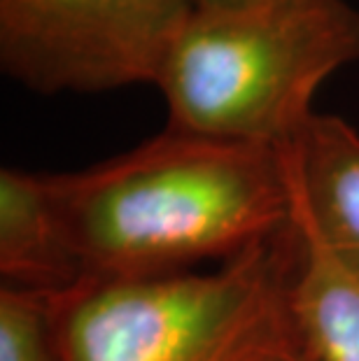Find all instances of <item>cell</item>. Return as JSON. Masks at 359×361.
Here are the masks:
<instances>
[{"mask_svg": "<svg viewBox=\"0 0 359 361\" xmlns=\"http://www.w3.org/2000/svg\"><path fill=\"white\" fill-rule=\"evenodd\" d=\"M51 180L84 282L224 264L294 224L285 149L175 126Z\"/></svg>", "mask_w": 359, "mask_h": 361, "instance_id": "obj_1", "label": "cell"}, {"mask_svg": "<svg viewBox=\"0 0 359 361\" xmlns=\"http://www.w3.org/2000/svg\"><path fill=\"white\" fill-rule=\"evenodd\" d=\"M296 221L215 271L82 282L63 294L66 361H294Z\"/></svg>", "mask_w": 359, "mask_h": 361, "instance_id": "obj_2", "label": "cell"}, {"mask_svg": "<svg viewBox=\"0 0 359 361\" xmlns=\"http://www.w3.org/2000/svg\"><path fill=\"white\" fill-rule=\"evenodd\" d=\"M359 61V12L346 0H259L194 10L157 87L168 126L287 147L312 112V96Z\"/></svg>", "mask_w": 359, "mask_h": 361, "instance_id": "obj_3", "label": "cell"}, {"mask_svg": "<svg viewBox=\"0 0 359 361\" xmlns=\"http://www.w3.org/2000/svg\"><path fill=\"white\" fill-rule=\"evenodd\" d=\"M194 0H0V68L37 94L157 84Z\"/></svg>", "mask_w": 359, "mask_h": 361, "instance_id": "obj_4", "label": "cell"}, {"mask_svg": "<svg viewBox=\"0 0 359 361\" xmlns=\"http://www.w3.org/2000/svg\"><path fill=\"white\" fill-rule=\"evenodd\" d=\"M294 219L331 259L359 275V133L334 114H312L287 145Z\"/></svg>", "mask_w": 359, "mask_h": 361, "instance_id": "obj_5", "label": "cell"}, {"mask_svg": "<svg viewBox=\"0 0 359 361\" xmlns=\"http://www.w3.org/2000/svg\"><path fill=\"white\" fill-rule=\"evenodd\" d=\"M0 275L7 287L35 291L84 282L51 173L0 171Z\"/></svg>", "mask_w": 359, "mask_h": 361, "instance_id": "obj_6", "label": "cell"}, {"mask_svg": "<svg viewBox=\"0 0 359 361\" xmlns=\"http://www.w3.org/2000/svg\"><path fill=\"white\" fill-rule=\"evenodd\" d=\"M301 243L294 310L305 350L317 361H359V275L303 231Z\"/></svg>", "mask_w": 359, "mask_h": 361, "instance_id": "obj_7", "label": "cell"}, {"mask_svg": "<svg viewBox=\"0 0 359 361\" xmlns=\"http://www.w3.org/2000/svg\"><path fill=\"white\" fill-rule=\"evenodd\" d=\"M63 294L0 287V361H66L61 343Z\"/></svg>", "mask_w": 359, "mask_h": 361, "instance_id": "obj_8", "label": "cell"}, {"mask_svg": "<svg viewBox=\"0 0 359 361\" xmlns=\"http://www.w3.org/2000/svg\"><path fill=\"white\" fill-rule=\"evenodd\" d=\"M196 10H233V7H245L259 0H194Z\"/></svg>", "mask_w": 359, "mask_h": 361, "instance_id": "obj_9", "label": "cell"}, {"mask_svg": "<svg viewBox=\"0 0 359 361\" xmlns=\"http://www.w3.org/2000/svg\"><path fill=\"white\" fill-rule=\"evenodd\" d=\"M294 361H317V359H315V357H312V355H310V352H308V350H305V355H303V357H299V359H294Z\"/></svg>", "mask_w": 359, "mask_h": 361, "instance_id": "obj_10", "label": "cell"}]
</instances>
